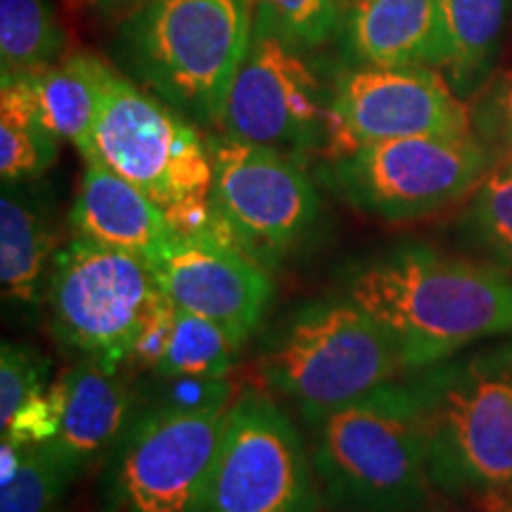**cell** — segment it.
<instances>
[{
  "label": "cell",
  "instance_id": "obj_1",
  "mask_svg": "<svg viewBox=\"0 0 512 512\" xmlns=\"http://www.w3.org/2000/svg\"><path fill=\"white\" fill-rule=\"evenodd\" d=\"M342 294L394 339L406 370L512 332L510 271L415 242L356 264Z\"/></svg>",
  "mask_w": 512,
  "mask_h": 512
},
{
  "label": "cell",
  "instance_id": "obj_2",
  "mask_svg": "<svg viewBox=\"0 0 512 512\" xmlns=\"http://www.w3.org/2000/svg\"><path fill=\"white\" fill-rule=\"evenodd\" d=\"M256 0H147L121 17L117 53L152 95L211 133L252 41Z\"/></svg>",
  "mask_w": 512,
  "mask_h": 512
},
{
  "label": "cell",
  "instance_id": "obj_3",
  "mask_svg": "<svg viewBox=\"0 0 512 512\" xmlns=\"http://www.w3.org/2000/svg\"><path fill=\"white\" fill-rule=\"evenodd\" d=\"M325 496L361 512H413L430 491V448L411 377L304 415Z\"/></svg>",
  "mask_w": 512,
  "mask_h": 512
},
{
  "label": "cell",
  "instance_id": "obj_4",
  "mask_svg": "<svg viewBox=\"0 0 512 512\" xmlns=\"http://www.w3.org/2000/svg\"><path fill=\"white\" fill-rule=\"evenodd\" d=\"M432 484L448 494L512 496V339L411 377Z\"/></svg>",
  "mask_w": 512,
  "mask_h": 512
},
{
  "label": "cell",
  "instance_id": "obj_5",
  "mask_svg": "<svg viewBox=\"0 0 512 512\" xmlns=\"http://www.w3.org/2000/svg\"><path fill=\"white\" fill-rule=\"evenodd\" d=\"M406 373L394 339L342 294L299 304L266 339L261 375L302 408L330 411Z\"/></svg>",
  "mask_w": 512,
  "mask_h": 512
},
{
  "label": "cell",
  "instance_id": "obj_6",
  "mask_svg": "<svg viewBox=\"0 0 512 512\" xmlns=\"http://www.w3.org/2000/svg\"><path fill=\"white\" fill-rule=\"evenodd\" d=\"M498 162L496 152L470 136H418L358 145L325 159V181L377 219L401 223L430 216L475 192Z\"/></svg>",
  "mask_w": 512,
  "mask_h": 512
},
{
  "label": "cell",
  "instance_id": "obj_7",
  "mask_svg": "<svg viewBox=\"0 0 512 512\" xmlns=\"http://www.w3.org/2000/svg\"><path fill=\"white\" fill-rule=\"evenodd\" d=\"M332 76L325 79L311 50L280 29L256 3L252 41L230 88L223 133L271 147L304 162L325 155L330 138Z\"/></svg>",
  "mask_w": 512,
  "mask_h": 512
},
{
  "label": "cell",
  "instance_id": "obj_8",
  "mask_svg": "<svg viewBox=\"0 0 512 512\" xmlns=\"http://www.w3.org/2000/svg\"><path fill=\"white\" fill-rule=\"evenodd\" d=\"M91 159L143 190L164 214L209 200L214 183L209 140L200 126L114 67L102 88Z\"/></svg>",
  "mask_w": 512,
  "mask_h": 512
},
{
  "label": "cell",
  "instance_id": "obj_9",
  "mask_svg": "<svg viewBox=\"0 0 512 512\" xmlns=\"http://www.w3.org/2000/svg\"><path fill=\"white\" fill-rule=\"evenodd\" d=\"M221 411H171L140 403L102 465L107 512H204L226 422Z\"/></svg>",
  "mask_w": 512,
  "mask_h": 512
},
{
  "label": "cell",
  "instance_id": "obj_10",
  "mask_svg": "<svg viewBox=\"0 0 512 512\" xmlns=\"http://www.w3.org/2000/svg\"><path fill=\"white\" fill-rule=\"evenodd\" d=\"M157 292L145 259L74 238L57 252L50 273V328L57 344L79 361L121 368Z\"/></svg>",
  "mask_w": 512,
  "mask_h": 512
},
{
  "label": "cell",
  "instance_id": "obj_11",
  "mask_svg": "<svg viewBox=\"0 0 512 512\" xmlns=\"http://www.w3.org/2000/svg\"><path fill=\"white\" fill-rule=\"evenodd\" d=\"M211 204L240 249L264 268L309 240L323 214L316 185L299 159L228 133H211Z\"/></svg>",
  "mask_w": 512,
  "mask_h": 512
},
{
  "label": "cell",
  "instance_id": "obj_12",
  "mask_svg": "<svg viewBox=\"0 0 512 512\" xmlns=\"http://www.w3.org/2000/svg\"><path fill=\"white\" fill-rule=\"evenodd\" d=\"M316 467L283 408L247 392L228 408L204 512H316Z\"/></svg>",
  "mask_w": 512,
  "mask_h": 512
},
{
  "label": "cell",
  "instance_id": "obj_13",
  "mask_svg": "<svg viewBox=\"0 0 512 512\" xmlns=\"http://www.w3.org/2000/svg\"><path fill=\"white\" fill-rule=\"evenodd\" d=\"M472 110L439 69L347 64L332 74L325 159L358 145L418 136H470Z\"/></svg>",
  "mask_w": 512,
  "mask_h": 512
},
{
  "label": "cell",
  "instance_id": "obj_14",
  "mask_svg": "<svg viewBox=\"0 0 512 512\" xmlns=\"http://www.w3.org/2000/svg\"><path fill=\"white\" fill-rule=\"evenodd\" d=\"M150 268L178 309L214 320L238 347L259 328L273 299L266 268L214 238L176 235Z\"/></svg>",
  "mask_w": 512,
  "mask_h": 512
},
{
  "label": "cell",
  "instance_id": "obj_15",
  "mask_svg": "<svg viewBox=\"0 0 512 512\" xmlns=\"http://www.w3.org/2000/svg\"><path fill=\"white\" fill-rule=\"evenodd\" d=\"M347 64L444 69L448 43L441 0H354L339 22Z\"/></svg>",
  "mask_w": 512,
  "mask_h": 512
},
{
  "label": "cell",
  "instance_id": "obj_16",
  "mask_svg": "<svg viewBox=\"0 0 512 512\" xmlns=\"http://www.w3.org/2000/svg\"><path fill=\"white\" fill-rule=\"evenodd\" d=\"M62 375L67 384V408L60 432L46 446L79 475L95 463H105L140 403L124 368L79 361Z\"/></svg>",
  "mask_w": 512,
  "mask_h": 512
},
{
  "label": "cell",
  "instance_id": "obj_17",
  "mask_svg": "<svg viewBox=\"0 0 512 512\" xmlns=\"http://www.w3.org/2000/svg\"><path fill=\"white\" fill-rule=\"evenodd\" d=\"M74 238L155 261L176 238L164 209L100 159H88L74 207Z\"/></svg>",
  "mask_w": 512,
  "mask_h": 512
},
{
  "label": "cell",
  "instance_id": "obj_18",
  "mask_svg": "<svg viewBox=\"0 0 512 512\" xmlns=\"http://www.w3.org/2000/svg\"><path fill=\"white\" fill-rule=\"evenodd\" d=\"M24 185H5L0 197V285L5 304L38 309L60 249L48 209Z\"/></svg>",
  "mask_w": 512,
  "mask_h": 512
},
{
  "label": "cell",
  "instance_id": "obj_19",
  "mask_svg": "<svg viewBox=\"0 0 512 512\" xmlns=\"http://www.w3.org/2000/svg\"><path fill=\"white\" fill-rule=\"evenodd\" d=\"M110 67L98 55L79 50L19 74L27 81L46 126L60 140L72 143L83 159L93 157V131Z\"/></svg>",
  "mask_w": 512,
  "mask_h": 512
},
{
  "label": "cell",
  "instance_id": "obj_20",
  "mask_svg": "<svg viewBox=\"0 0 512 512\" xmlns=\"http://www.w3.org/2000/svg\"><path fill=\"white\" fill-rule=\"evenodd\" d=\"M512 0H441L448 55L441 74L463 100L494 76Z\"/></svg>",
  "mask_w": 512,
  "mask_h": 512
},
{
  "label": "cell",
  "instance_id": "obj_21",
  "mask_svg": "<svg viewBox=\"0 0 512 512\" xmlns=\"http://www.w3.org/2000/svg\"><path fill=\"white\" fill-rule=\"evenodd\" d=\"M60 138L46 126L24 76H3L0 86V176L5 185L46 176L57 162Z\"/></svg>",
  "mask_w": 512,
  "mask_h": 512
},
{
  "label": "cell",
  "instance_id": "obj_22",
  "mask_svg": "<svg viewBox=\"0 0 512 512\" xmlns=\"http://www.w3.org/2000/svg\"><path fill=\"white\" fill-rule=\"evenodd\" d=\"M67 36L48 0H0V67L15 76L62 57Z\"/></svg>",
  "mask_w": 512,
  "mask_h": 512
},
{
  "label": "cell",
  "instance_id": "obj_23",
  "mask_svg": "<svg viewBox=\"0 0 512 512\" xmlns=\"http://www.w3.org/2000/svg\"><path fill=\"white\" fill-rule=\"evenodd\" d=\"M238 349L233 337L214 320L178 309L174 335L155 375L226 377Z\"/></svg>",
  "mask_w": 512,
  "mask_h": 512
},
{
  "label": "cell",
  "instance_id": "obj_24",
  "mask_svg": "<svg viewBox=\"0 0 512 512\" xmlns=\"http://www.w3.org/2000/svg\"><path fill=\"white\" fill-rule=\"evenodd\" d=\"M465 233L489 264L512 271V169L496 162L472 197Z\"/></svg>",
  "mask_w": 512,
  "mask_h": 512
},
{
  "label": "cell",
  "instance_id": "obj_25",
  "mask_svg": "<svg viewBox=\"0 0 512 512\" xmlns=\"http://www.w3.org/2000/svg\"><path fill=\"white\" fill-rule=\"evenodd\" d=\"M74 477L46 444L27 446L17 475L3 484L0 512H57Z\"/></svg>",
  "mask_w": 512,
  "mask_h": 512
},
{
  "label": "cell",
  "instance_id": "obj_26",
  "mask_svg": "<svg viewBox=\"0 0 512 512\" xmlns=\"http://www.w3.org/2000/svg\"><path fill=\"white\" fill-rule=\"evenodd\" d=\"M256 3L271 12V17L292 41L311 53L328 46L339 34L342 12L337 0H256Z\"/></svg>",
  "mask_w": 512,
  "mask_h": 512
},
{
  "label": "cell",
  "instance_id": "obj_27",
  "mask_svg": "<svg viewBox=\"0 0 512 512\" xmlns=\"http://www.w3.org/2000/svg\"><path fill=\"white\" fill-rule=\"evenodd\" d=\"M233 384L226 377L155 375L145 403L171 411H221L233 403Z\"/></svg>",
  "mask_w": 512,
  "mask_h": 512
},
{
  "label": "cell",
  "instance_id": "obj_28",
  "mask_svg": "<svg viewBox=\"0 0 512 512\" xmlns=\"http://www.w3.org/2000/svg\"><path fill=\"white\" fill-rule=\"evenodd\" d=\"M64 408H67V384L64 375H60L53 384L38 389L17 408L8 427H3V439L15 441L17 446L48 444L60 432Z\"/></svg>",
  "mask_w": 512,
  "mask_h": 512
},
{
  "label": "cell",
  "instance_id": "obj_29",
  "mask_svg": "<svg viewBox=\"0 0 512 512\" xmlns=\"http://www.w3.org/2000/svg\"><path fill=\"white\" fill-rule=\"evenodd\" d=\"M48 366L34 349L3 344L0 351V430L8 427L17 408L38 389H46Z\"/></svg>",
  "mask_w": 512,
  "mask_h": 512
},
{
  "label": "cell",
  "instance_id": "obj_30",
  "mask_svg": "<svg viewBox=\"0 0 512 512\" xmlns=\"http://www.w3.org/2000/svg\"><path fill=\"white\" fill-rule=\"evenodd\" d=\"M470 110L472 133L498 157L512 143V69L491 76Z\"/></svg>",
  "mask_w": 512,
  "mask_h": 512
},
{
  "label": "cell",
  "instance_id": "obj_31",
  "mask_svg": "<svg viewBox=\"0 0 512 512\" xmlns=\"http://www.w3.org/2000/svg\"><path fill=\"white\" fill-rule=\"evenodd\" d=\"M178 306L171 302V297L164 290H159L152 299L150 309L145 313L143 325L133 344L131 356H128L126 366H138L155 373L159 363L169 349L171 335H174Z\"/></svg>",
  "mask_w": 512,
  "mask_h": 512
},
{
  "label": "cell",
  "instance_id": "obj_32",
  "mask_svg": "<svg viewBox=\"0 0 512 512\" xmlns=\"http://www.w3.org/2000/svg\"><path fill=\"white\" fill-rule=\"evenodd\" d=\"M98 8L105 12L107 17H117L121 19L124 15H128L131 10L140 8V5L147 3V0H93Z\"/></svg>",
  "mask_w": 512,
  "mask_h": 512
},
{
  "label": "cell",
  "instance_id": "obj_33",
  "mask_svg": "<svg viewBox=\"0 0 512 512\" xmlns=\"http://www.w3.org/2000/svg\"><path fill=\"white\" fill-rule=\"evenodd\" d=\"M498 162L505 164V166H510V169H512V143L505 147L501 155H498Z\"/></svg>",
  "mask_w": 512,
  "mask_h": 512
},
{
  "label": "cell",
  "instance_id": "obj_34",
  "mask_svg": "<svg viewBox=\"0 0 512 512\" xmlns=\"http://www.w3.org/2000/svg\"><path fill=\"white\" fill-rule=\"evenodd\" d=\"M351 3H354V0H337V5H339V12H342V15H344V10H347Z\"/></svg>",
  "mask_w": 512,
  "mask_h": 512
}]
</instances>
